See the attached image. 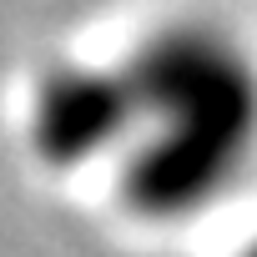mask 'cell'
<instances>
[{
  "mask_svg": "<svg viewBox=\"0 0 257 257\" xmlns=\"http://www.w3.org/2000/svg\"><path fill=\"white\" fill-rule=\"evenodd\" d=\"M116 61L132 91L111 162L121 207L157 227L207 217L257 162V51L222 21L172 16Z\"/></svg>",
  "mask_w": 257,
  "mask_h": 257,
  "instance_id": "obj_1",
  "label": "cell"
},
{
  "mask_svg": "<svg viewBox=\"0 0 257 257\" xmlns=\"http://www.w3.org/2000/svg\"><path fill=\"white\" fill-rule=\"evenodd\" d=\"M126 132H132V91L116 56L51 61L26 91L21 137L46 172L111 167L126 147Z\"/></svg>",
  "mask_w": 257,
  "mask_h": 257,
  "instance_id": "obj_2",
  "label": "cell"
},
{
  "mask_svg": "<svg viewBox=\"0 0 257 257\" xmlns=\"http://www.w3.org/2000/svg\"><path fill=\"white\" fill-rule=\"evenodd\" d=\"M237 257H257V237H252V242H247V247H242Z\"/></svg>",
  "mask_w": 257,
  "mask_h": 257,
  "instance_id": "obj_3",
  "label": "cell"
}]
</instances>
